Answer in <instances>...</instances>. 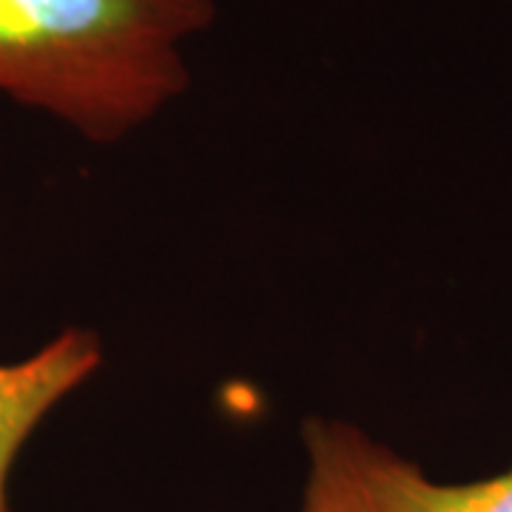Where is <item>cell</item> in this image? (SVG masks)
Instances as JSON below:
<instances>
[{
	"mask_svg": "<svg viewBox=\"0 0 512 512\" xmlns=\"http://www.w3.org/2000/svg\"><path fill=\"white\" fill-rule=\"evenodd\" d=\"M299 512H512V464L476 481H436L362 427L313 416Z\"/></svg>",
	"mask_w": 512,
	"mask_h": 512,
	"instance_id": "2",
	"label": "cell"
},
{
	"mask_svg": "<svg viewBox=\"0 0 512 512\" xmlns=\"http://www.w3.org/2000/svg\"><path fill=\"white\" fill-rule=\"evenodd\" d=\"M100 365L103 345L83 328L60 330L26 359L0 365V512H12L9 481L26 441Z\"/></svg>",
	"mask_w": 512,
	"mask_h": 512,
	"instance_id": "3",
	"label": "cell"
},
{
	"mask_svg": "<svg viewBox=\"0 0 512 512\" xmlns=\"http://www.w3.org/2000/svg\"><path fill=\"white\" fill-rule=\"evenodd\" d=\"M214 20V0H0V94L120 143L183 97Z\"/></svg>",
	"mask_w": 512,
	"mask_h": 512,
	"instance_id": "1",
	"label": "cell"
}]
</instances>
